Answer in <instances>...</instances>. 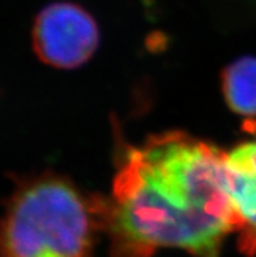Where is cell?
Masks as SVG:
<instances>
[{
  "instance_id": "cell-1",
  "label": "cell",
  "mask_w": 256,
  "mask_h": 257,
  "mask_svg": "<svg viewBox=\"0 0 256 257\" xmlns=\"http://www.w3.org/2000/svg\"><path fill=\"white\" fill-rule=\"evenodd\" d=\"M222 160L224 150L179 131L128 148L113 197L101 201L111 257H150L159 248L220 257L237 232Z\"/></svg>"
},
{
  "instance_id": "cell-2",
  "label": "cell",
  "mask_w": 256,
  "mask_h": 257,
  "mask_svg": "<svg viewBox=\"0 0 256 257\" xmlns=\"http://www.w3.org/2000/svg\"><path fill=\"white\" fill-rule=\"evenodd\" d=\"M101 199L54 174L17 182L0 218V257H93Z\"/></svg>"
},
{
  "instance_id": "cell-3",
  "label": "cell",
  "mask_w": 256,
  "mask_h": 257,
  "mask_svg": "<svg viewBox=\"0 0 256 257\" xmlns=\"http://www.w3.org/2000/svg\"><path fill=\"white\" fill-rule=\"evenodd\" d=\"M33 47L43 63L72 69L84 64L97 50L100 33L91 13L75 3H52L37 15Z\"/></svg>"
},
{
  "instance_id": "cell-4",
  "label": "cell",
  "mask_w": 256,
  "mask_h": 257,
  "mask_svg": "<svg viewBox=\"0 0 256 257\" xmlns=\"http://www.w3.org/2000/svg\"><path fill=\"white\" fill-rule=\"evenodd\" d=\"M225 187L237 219L238 248L247 257L256 256V139L225 152Z\"/></svg>"
},
{
  "instance_id": "cell-5",
  "label": "cell",
  "mask_w": 256,
  "mask_h": 257,
  "mask_svg": "<svg viewBox=\"0 0 256 257\" xmlns=\"http://www.w3.org/2000/svg\"><path fill=\"white\" fill-rule=\"evenodd\" d=\"M222 91L231 111L256 117V58L246 56L226 67L222 73Z\"/></svg>"
}]
</instances>
